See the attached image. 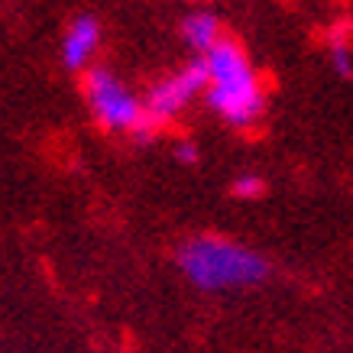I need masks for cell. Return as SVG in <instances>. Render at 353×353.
<instances>
[{
  "mask_svg": "<svg viewBox=\"0 0 353 353\" xmlns=\"http://www.w3.org/2000/svg\"><path fill=\"white\" fill-rule=\"evenodd\" d=\"M327 62H331V68L341 78H350L353 75V49H350V43L334 36L331 46H327Z\"/></svg>",
  "mask_w": 353,
  "mask_h": 353,
  "instance_id": "obj_7",
  "label": "cell"
},
{
  "mask_svg": "<svg viewBox=\"0 0 353 353\" xmlns=\"http://www.w3.org/2000/svg\"><path fill=\"white\" fill-rule=\"evenodd\" d=\"M201 62L208 72V88H204L208 108L227 127H253L266 110V91H263V81H259L250 55L234 39H221L211 52L201 55Z\"/></svg>",
  "mask_w": 353,
  "mask_h": 353,
  "instance_id": "obj_2",
  "label": "cell"
},
{
  "mask_svg": "<svg viewBox=\"0 0 353 353\" xmlns=\"http://www.w3.org/2000/svg\"><path fill=\"white\" fill-rule=\"evenodd\" d=\"M101 43H104V30L94 17H75L68 23V30L62 36V65L68 72H88L94 68V59L101 52Z\"/></svg>",
  "mask_w": 353,
  "mask_h": 353,
  "instance_id": "obj_5",
  "label": "cell"
},
{
  "mask_svg": "<svg viewBox=\"0 0 353 353\" xmlns=\"http://www.w3.org/2000/svg\"><path fill=\"white\" fill-rule=\"evenodd\" d=\"M175 159L185 162V165L198 162V146H194V143H188V139H185V143H179V146H175Z\"/></svg>",
  "mask_w": 353,
  "mask_h": 353,
  "instance_id": "obj_9",
  "label": "cell"
},
{
  "mask_svg": "<svg viewBox=\"0 0 353 353\" xmlns=\"http://www.w3.org/2000/svg\"><path fill=\"white\" fill-rule=\"evenodd\" d=\"M85 104L91 117L101 130L120 133V137H146L150 133V117H146V104L143 94L104 65L88 68L85 75Z\"/></svg>",
  "mask_w": 353,
  "mask_h": 353,
  "instance_id": "obj_3",
  "label": "cell"
},
{
  "mask_svg": "<svg viewBox=\"0 0 353 353\" xmlns=\"http://www.w3.org/2000/svg\"><path fill=\"white\" fill-rule=\"evenodd\" d=\"M175 263L182 276L201 292H243L269 279V259L253 246L230 236L201 234L179 246Z\"/></svg>",
  "mask_w": 353,
  "mask_h": 353,
  "instance_id": "obj_1",
  "label": "cell"
},
{
  "mask_svg": "<svg viewBox=\"0 0 353 353\" xmlns=\"http://www.w3.org/2000/svg\"><path fill=\"white\" fill-rule=\"evenodd\" d=\"M230 192H234V198H240V201H256V198H263V192H266V182H263L259 175H253V172H246V175H236L234 179Z\"/></svg>",
  "mask_w": 353,
  "mask_h": 353,
  "instance_id": "obj_8",
  "label": "cell"
},
{
  "mask_svg": "<svg viewBox=\"0 0 353 353\" xmlns=\"http://www.w3.org/2000/svg\"><path fill=\"white\" fill-rule=\"evenodd\" d=\"M179 36H182V43L188 46L198 59L208 55L217 43H221V39H224V32H221V20H217L211 10H192L188 17H182Z\"/></svg>",
  "mask_w": 353,
  "mask_h": 353,
  "instance_id": "obj_6",
  "label": "cell"
},
{
  "mask_svg": "<svg viewBox=\"0 0 353 353\" xmlns=\"http://www.w3.org/2000/svg\"><path fill=\"white\" fill-rule=\"evenodd\" d=\"M204 88H208V72H204L201 59H194V62L182 65L179 72L159 78V81L143 94L150 127H162V123L179 120L198 97H204Z\"/></svg>",
  "mask_w": 353,
  "mask_h": 353,
  "instance_id": "obj_4",
  "label": "cell"
}]
</instances>
